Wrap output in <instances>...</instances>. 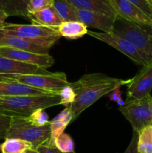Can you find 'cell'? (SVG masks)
I'll list each match as a JSON object with an SVG mask.
<instances>
[{
    "label": "cell",
    "instance_id": "44dd1931",
    "mask_svg": "<svg viewBox=\"0 0 152 153\" xmlns=\"http://www.w3.org/2000/svg\"><path fill=\"white\" fill-rule=\"evenodd\" d=\"M33 149L32 145L20 139L7 138L1 143V153H23Z\"/></svg>",
    "mask_w": 152,
    "mask_h": 153
},
{
    "label": "cell",
    "instance_id": "4316f807",
    "mask_svg": "<svg viewBox=\"0 0 152 153\" xmlns=\"http://www.w3.org/2000/svg\"><path fill=\"white\" fill-rule=\"evenodd\" d=\"M54 0H30L28 2V13H34L53 6Z\"/></svg>",
    "mask_w": 152,
    "mask_h": 153
},
{
    "label": "cell",
    "instance_id": "ba28073f",
    "mask_svg": "<svg viewBox=\"0 0 152 153\" xmlns=\"http://www.w3.org/2000/svg\"><path fill=\"white\" fill-rule=\"evenodd\" d=\"M87 34L115 48L118 51L128 57L130 59L132 60L137 65L143 67L149 64L141 53V52L134 44L125 39L116 35L113 33H105L101 32V31L97 32V31L88 30Z\"/></svg>",
    "mask_w": 152,
    "mask_h": 153
},
{
    "label": "cell",
    "instance_id": "52a82bcc",
    "mask_svg": "<svg viewBox=\"0 0 152 153\" xmlns=\"http://www.w3.org/2000/svg\"><path fill=\"white\" fill-rule=\"evenodd\" d=\"M151 96L139 100L125 101L119 107V111L131 123L134 131L139 133L148 126L152 125V118L149 107Z\"/></svg>",
    "mask_w": 152,
    "mask_h": 153
},
{
    "label": "cell",
    "instance_id": "603a6c76",
    "mask_svg": "<svg viewBox=\"0 0 152 153\" xmlns=\"http://www.w3.org/2000/svg\"><path fill=\"white\" fill-rule=\"evenodd\" d=\"M139 153H152V125L138 133Z\"/></svg>",
    "mask_w": 152,
    "mask_h": 153
},
{
    "label": "cell",
    "instance_id": "d6986e66",
    "mask_svg": "<svg viewBox=\"0 0 152 153\" xmlns=\"http://www.w3.org/2000/svg\"><path fill=\"white\" fill-rule=\"evenodd\" d=\"M58 31L61 37L69 40H76L87 34V27L77 20L63 21L58 27Z\"/></svg>",
    "mask_w": 152,
    "mask_h": 153
},
{
    "label": "cell",
    "instance_id": "8fae6325",
    "mask_svg": "<svg viewBox=\"0 0 152 153\" xmlns=\"http://www.w3.org/2000/svg\"><path fill=\"white\" fill-rule=\"evenodd\" d=\"M116 16L134 23L152 25V19L128 0H109Z\"/></svg>",
    "mask_w": 152,
    "mask_h": 153
},
{
    "label": "cell",
    "instance_id": "5b68a950",
    "mask_svg": "<svg viewBox=\"0 0 152 153\" xmlns=\"http://www.w3.org/2000/svg\"><path fill=\"white\" fill-rule=\"evenodd\" d=\"M16 138L31 143L37 149L48 143L51 138V126L48 123L43 126L37 127L28 122L26 117H11L6 138Z\"/></svg>",
    "mask_w": 152,
    "mask_h": 153
},
{
    "label": "cell",
    "instance_id": "e575fe53",
    "mask_svg": "<svg viewBox=\"0 0 152 153\" xmlns=\"http://www.w3.org/2000/svg\"><path fill=\"white\" fill-rule=\"evenodd\" d=\"M149 107H150V111H151V118H152V97L151 98L150 101H149Z\"/></svg>",
    "mask_w": 152,
    "mask_h": 153
},
{
    "label": "cell",
    "instance_id": "d4e9b609",
    "mask_svg": "<svg viewBox=\"0 0 152 153\" xmlns=\"http://www.w3.org/2000/svg\"><path fill=\"white\" fill-rule=\"evenodd\" d=\"M49 115L45 111L44 109H37L34 111L26 120L28 123L35 126H43L49 122Z\"/></svg>",
    "mask_w": 152,
    "mask_h": 153
},
{
    "label": "cell",
    "instance_id": "7a4b0ae2",
    "mask_svg": "<svg viewBox=\"0 0 152 153\" xmlns=\"http://www.w3.org/2000/svg\"><path fill=\"white\" fill-rule=\"evenodd\" d=\"M61 105L59 96H0V114L28 117L34 111Z\"/></svg>",
    "mask_w": 152,
    "mask_h": 153
},
{
    "label": "cell",
    "instance_id": "ac0fdd59",
    "mask_svg": "<svg viewBox=\"0 0 152 153\" xmlns=\"http://www.w3.org/2000/svg\"><path fill=\"white\" fill-rule=\"evenodd\" d=\"M72 120V114L70 107L65 108L59 114L57 115L52 120L49 121L51 126V138L48 143L54 144L55 139L63 133L67 126Z\"/></svg>",
    "mask_w": 152,
    "mask_h": 153
},
{
    "label": "cell",
    "instance_id": "3957f363",
    "mask_svg": "<svg viewBox=\"0 0 152 153\" xmlns=\"http://www.w3.org/2000/svg\"><path fill=\"white\" fill-rule=\"evenodd\" d=\"M112 33L131 42L148 62H151L152 25L134 23L116 16Z\"/></svg>",
    "mask_w": 152,
    "mask_h": 153
},
{
    "label": "cell",
    "instance_id": "836d02e7",
    "mask_svg": "<svg viewBox=\"0 0 152 153\" xmlns=\"http://www.w3.org/2000/svg\"><path fill=\"white\" fill-rule=\"evenodd\" d=\"M23 153H39V152L35 149H27V150Z\"/></svg>",
    "mask_w": 152,
    "mask_h": 153
},
{
    "label": "cell",
    "instance_id": "6da1fadb",
    "mask_svg": "<svg viewBox=\"0 0 152 153\" xmlns=\"http://www.w3.org/2000/svg\"><path fill=\"white\" fill-rule=\"evenodd\" d=\"M128 81L95 73L83 75L77 81L70 83L75 94V101L69 106L72 114V122L101 97L122 85H127Z\"/></svg>",
    "mask_w": 152,
    "mask_h": 153
},
{
    "label": "cell",
    "instance_id": "d590c367",
    "mask_svg": "<svg viewBox=\"0 0 152 153\" xmlns=\"http://www.w3.org/2000/svg\"><path fill=\"white\" fill-rule=\"evenodd\" d=\"M1 152V144L0 143V152Z\"/></svg>",
    "mask_w": 152,
    "mask_h": 153
},
{
    "label": "cell",
    "instance_id": "7c38bea8",
    "mask_svg": "<svg viewBox=\"0 0 152 153\" xmlns=\"http://www.w3.org/2000/svg\"><path fill=\"white\" fill-rule=\"evenodd\" d=\"M77 20L84 24L87 28L101 30V32L111 33L116 17L108 16L104 13L90 10L76 8Z\"/></svg>",
    "mask_w": 152,
    "mask_h": 153
},
{
    "label": "cell",
    "instance_id": "30bf717a",
    "mask_svg": "<svg viewBox=\"0 0 152 153\" xmlns=\"http://www.w3.org/2000/svg\"><path fill=\"white\" fill-rule=\"evenodd\" d=\"M0 56L10 58L19 62L37 66L46 70L52 67L55 64L53 57L49 54L42 55L33 53L7 46H0Z\"/></svg>",
    "mask_w": 152,
    "mask_h": 153
},
{
    "label": "cell",
    "instance_id": "e0dca14e",
    "mask_svg": "<svg viewBox=\"0 0 152 153\" xmlns=\"http://www.w3.org/2000/svg\"><path fill=\"white\" fill-rule=\"evenodd\" d=\"M28 19L31 24L51 28H58L63 22L53 6L36 13H28Z\"/></svg>",
    "mask_w": 152,
    "mask_h": 153
},
{
    "label": "cell",
    "instance_id": "83f0119b",
    "mask_svg": "<svg viewBox=\"0 0 152 153\" xmlns=\"http://www.w3.org/2000/svg\"><path fill=\"white\" fill-rule=\"evenodd\" d=\"M152 19V0H128Z\"/></svg>",
    "mask_w": 152,
    "mask_h": 153
},
{
    "label": "cell",
    "instance_id": "d6a6232c",
    "mask_svg": "<svg viewBox=\"0 0 152 153\" xmlns=\"http://www.w3.org/2000/svg\"><path fill=\"white\" fill-rule=\"evenodd\" d=\"M7 17H8V16L6 15V13H4L2 10L0 9V28H1L4 26V23H5V19H7Z\"/></svg>",
    "mask_w": 152,
    "mask_h": 153
},
{
    "label": "cell",
    "instance_id": "f1b7e54d",
    "mask_svg": "<svg viewBox=\"0 0 152 153\" xmlns=\"http://www.w3.org/2000/svg\"><path fill=\"white\" fill-rule=\"evenodd\" d=\"M11 118L0 114V140H5L7 132L10 127Z\"/></svg>",
    "mask_w": 152,
    "mask_h": 153
},
{
    "label": "cell",
    "instance_id": "5bb4252c",
    "mask_svg": "<svg viewBox=\"0 0 152 153\" xmlns=\"http://www.w3.org/2000/svg\"><path fill=\"white\" fill-rule=\"evenodd\" d=\"M51 72L32 64L0 56V74H50Z\"/></svg>",
    "mask_w": 152,
    "mask_h": 153
},
{
    "label": "cell",
    "instance_id": "7402d4cb",
    "mask_svg": "<svg viewBox=\"0 0 152 153\" xmlns=\"http://www.w3.org/2000/svg\"><path fill=\"white\" fill-rule=\"evenodd\" d=\"M53 7L63 21L77 20L76 7L66 0H54Z\"/></svg>",
    "mask_w": 152,
    "mask_h": 153
},
{
    "label": "cell",
    "instance_id": "1f68e13d",
    "mask_svg": "<svg viewBox=\"0 0 152 153\" xmlns=\"http://www.w3.org/2000/svg\"><path fill=\"white\" fill-rule=\"evenodd\" d=\"M39 153H64L60 151L56 146L53 144H49L46 143L45 144L41 145L37 149Z\"/></svg>",
    "mask_w": 152,
    "mask_h": 153
},
{
    "label": "cell",
    "instance_id": "4fadbf2b",
    "mask_svg": "<svg viewBox=\"0 0 152 153\" xmlns=\"http://www.w3.org/2000/svg\"><path fill=\"white\" fill-rule=\"evenodd\" d=\"M0 96H59V91H49L13 82H0Z\"/></svg>",
    "mask_w": 152,
    "mask_h": 153
},
{
    "label": "cell",
    "instance_id": "f546056e",
    "mask_svg": "<svg viewBox=\"0 0 152 153\" xmlns=\"http://www.w3.org/2000/svg\"><path fill=\"white\" fill-rule=\"evenodd\" d=\"M123 153H139L138 151V133L134 131L133 137L127 147L126 150Z\"/></svg>",
    "mask_w": 152,
    "mask_h": 153
},
{
    "label": "cell",
    "instance_id": "9c48e42d",
    "mask_svg": "<svg viewBox=\"0 0 152 153\" xmlns=\"http://www.w3.org/2000/svg\"><path fill=\"white\" fill-rule=\"evenodd\" d=\"M127 99L130 100H139L151 96L152 91V61L143 66L133 79L127 84Z\"/></svg>",
    "mask_w": 152,
    "mask_h": 153
},
{
    "label": "cell",
    "instance_id": "4dcf8cb0",
    "mask_svg": "<svg viewBox=\"0 0 152 153\" xmlns=\"http://www.w3.org/2000/svg\"><path fill=\"white\" fill-rule=\"evenodd\" d=\"M119 88H116L114 91H113L112 92H110V94H107V96L110 99L111 101H113L117 103L119 106H122L125 104V101H124L122 99V95H121L122 93L119 91Z\"/></svg>",
    "mask_w": 152,
    "mask_h": 153
},
{
    "label": "cell",
    "instance_id": "ffe728a7",
    "mask_svg": "<svg viewBox=\"0 0 152 153\" xmlns=\"http://www.w3.org/2000/svg\"><path fill=\"white\" fill-rule=\"evenodd\" d=\"M30 0H0V9L7 16H21L28 19L27 10Z\"/></svg>",
    "mask_w": 152,
    "mask_h": 153
},
{
    "label": "cell",
    "instance_id": "cb8c5ba5",
    "mask_svg": "<svg viewBox=\"0 0 152 153\" xmlns=\"http://www.w3.org/2000/svg\"><path fill=\"white\" fill-rule=\"evenodd\" d=\"M54 144L64 153H75V143L69 134L63 132L55 139Z\"/></svg>",
    "mask_w": 152,
    "mask_h": 153
},
{
    "label": "cell",
    "instance_id": "2e32d148",
    "mask_svg": "<svg viewBox=\"0 0 152 153\" xmlns=\"http://www.w3.org/2000/svg\"><path fill=\"white\" fill-rule=\"evenodd\" d=\"M77 9L98 12L116 17V14L109 0H66Z\"/></svg>",
    "mask_w": 152,
    "mask_h": 153
},
{
    "label": "cell",
    "instance_id": "8992f818",
    "mask_svg": "<svg viewBox=\"0 0 152 153\" xmlns=\"http://www.w3.org/2000/svg\"><path fill=\"white\" fill-rule=\"evenodd\" d=\"M0 82H13L33 88L58 91L69 85L64 73L50 74H0Z\"/></svg>",
    "mask_w": 152,
    "mask_h": 153
},
{
    "label": "cell",
    "instance_id": "9a60e30c",
    "mask_svg": "<svg viewBox=\"0 0 152 153\" xmlns=\"http://www.w3.org/2000/svg\"><path fill=\"white\" fill-rule=\"evenodd\" d=\"M0 46H7V47L14 48V49L27 51L33 53L42 54V55H47L50 50L49 48L39 46L25 39L7 35L1 32H0Z\"/></svg>",
    "mask_w": 152,
    "mask_h": 153
},
{
    "label": "cell",
    "instance_id": "277c9868",
    "mask_svg": "<svg viewBox=\"0 0 152 153\" xmlns=\"http://www.w3.org/2000/svg\"><path fill=\"white\" fill-rule=\"evenodd\" d=\"M0 32L25 39L30 42L51 49L61 37L58 28L42 26L35 24L7 23L0 28Z\"/></svg>",
    "mask_w": 152,
    "mask_h": 153
},
{
    "label": "cell",
    "instance_id": "484cf974",
    "mask_svg": "<svg viewBox=\"0 0 152 153\" xmlns=\"http://www.w3.org/2000/svg\"><path fill=\"white\" fill-rule=\"evenodd\" d=\"M61 105L64 107H69L75 99V94L71 85H67L59 91Z\"/></svg>",
    "mask_w": 152,
    "mask_h": 153
}]
</instances>
